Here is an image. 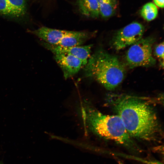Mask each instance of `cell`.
<instances>
[{
    "label": "cell",
    "mask_w": 164,
    "mask_h": 164,
    "mask_svg": "<svg viewBox=\"0 0 164 164\" xmlns=\"http://www.w3.org/2000/svg\"><path fill=\"white\" fill-rule=\"evenodd\" d=\"M158 14V9L153 3L149 2L145 4L140 11V14L145 20L151 21L155 19Z\"/></svg>",
    "instance_id": "obj_12"
},
{
    "label": "cell",
    "mask_w": 164,
    "mask_h": 164,
    "mask_svg": "<svg viewBox=\"0 0 164 164\" xmlns=\"http://www.w3.org/2000/svg\"><path fill=\"white\" fill-rule=\"evenodd\" d=\"M0 15L11 17H18L9 5L7 0H0Z\"/></svg>",
    "instance_id": "obj_14"
},
{
    "label": "cell",
    "mask_w": 164,
    "mask_h": 164,
    "mask_svg": "<svg viewBox=\"0 0 164 164\" xmlns=\"http://www.w3.org/2000/svg\"><path fill=\"white\" fill-rule=\"evenodd\" d=\"M144 31L142 25L133 22L116 32L111 40V46L116 50H119L132 45L142 39Z\"/></svg>",
    "instance_id": "obj_5"
},
{
    "label": "cell",
    "mask_w": 164,
    "mask_h": 164,
    "mask_svg": "<svg viewBox=\"0 0 164 164\" xmlns=\"http://www.w3.org/2000/svg\"><path fill=\"white\" fill-rule=\"evenodd\" d=\"M110 103L131 137L149 142L162 140L163 132L156 114L146 101L127 95L113 96Z\"/></svg>",
    "instance_id": "obj_1"
},
{
    "label": "cell",
    "mask_w": 164,
    "mask_h": 164,
    "mask_svg": "<svg viewBox=\"0 0 164 164\" xmlns=\"http://www.w3.org/2000/svg\"><path fill=\"white\" fill-rule=\"evenodd\" d=\"M28 31L46 43L55 45H57L63 37L71 35L75 32L53 29L45 26Z\"/></svg>",
    "instance_id": "obj_8"
},
{
    "label": "cell",
    "mask_w": 164,
    "mask_h": 164,
    "mask_svg": "<svg viewBox=\"0 0 164 164\" xmlns=\"http://www.w3.org/2000/svg\"><path fill=\"white\" fill-rule=\"evenodd\" d=\"M80 111L84 125L92 133L101 138L114 141L130 150H138L118 115L103 114L85 101L81 103Z\"/></svg>",
    "instance_id": "obj_2"
},
{
    "label": "cell",
    "mask_w": 164,
    "mask_h": 164,
    "mask_svg": "<svg viewBox=\"0 0 164 164\" xmlns=\"http://www.w3.org/2000/svg\"><path fill=\"white\" fill-rule=\"evenodd\" d=\"M100 15L103 18L111 17L115 13L117 4L116 0H97Z\"/></svg>",
    "instance_id": "obj_11"
},
{
    "label": "cell",
    "mask_w": 164,
    "mask_h": 164,
    "mask_svg": "<svg viewBox=\"0 0 164 164\" xmlns=\"http://www.w3.org/2000/svg\"><path fill=\"white\" fill-rule=\"evenodd\" d=\"M40 43L43 46L51 51L54 54H68L78 58L82 62L84 66L90 56L92 46V45L91 44L84 46L63 47L51 44L42 40L40 41Z\"/></svg>",
    "instance_id": "obj_6"
},
{
    "label": "cell",
    "mask_w": 164,
    "mask_h": 164,
    "mask_svg": "<svg viewBox=\"0 0 164 164\" xmlns=\"http://www.w3.org/2000/svg\"><path fill=\"white\" fill-rule=\"evenodd\" d=\"M84 67L86 77L94 79L108 90L114 89L121 83L126 72L117 57L102 49L90 56Z\"/></svg>",
    "instance_id": "obj_3"
},
{
    "label": "cell",
    "mask_w": 164,
    "mask_h": 164,
    "mask_svg": "<svg viewBox=\"0 0 164 164\" xmlns=\"http://www.w3.org/2000/svg\"><path fill=\"white\" fill-rule=\"evenodd\" d=\"M164 43L163 42L156 46L155 53L156 56L160 60H164Z\"/></svg>",
    "instance_id": "obj_15"
},
{
    "label": "cell",
    "mask_w": 164,
    "mask_h": 164,
    "mask_svg": "<svg viewBox=\"0 0 164 164\" xmlns=\"http://www.w3.org/2000/svg\"><path fill=\"white\" fill-rule=\"evenodd\" d=\"M93 35L92 32L88 31H75L71 35L63 37L56 45L63 47L80 46Z\"/></svg>",
    "instance_id": "obj_9"
},
{
    "label": "cell",
    "mask_w": 164,
    "mask_h": 164,
    "mask_svg": "<svg viewBox=\"0 0 164 164\" xmlns=\"http://www.w3.org/2000/svg\"><path fill=\"white\" fill-rule=\"evenodd\" d=\"M80 12L88 17L96 18L99 17L100 12L97 0H77Z\"/></svg>",
    "instance_id": "obj_10"
},
{
    "label": "cell",
    "mask_w": 164,
    "mask_h": 164,
    "mask_svg": "<svg viewBox=\"0 0 164 164\" xmlns=\"http://www.w3.org/2000/svg\"><path fill=\"white\" fill-rule=\"evenodd\" d=\"M154 39L149 37L141 39L132 45L126 56L127 63L131 68L154 66L156 61L152 56V46Z\"/></svg>",
    "instance_id": "obj_4"
},
{
    "label": "cell",
    "mask_w": 164,
    "mask_h": 164,
    "mask_svg": "<svg viewBox=\"0 0 164 164\" xmlns=\"http://www.w3.org/2000/svg\"><path fill=\"white\" fill-rule=\"evenodd\" d=\"M155 3L158 6L161 8L164 7V0H153Z\"/></svg>",
    "instance_id": "obj_17"
},
{
    "label": "cell",
    "mask_w": 164,
    "mask_h": 164,
    "mask_svg": "<svg viewBox=\"0 0 164 164\" xmlns=\"http://www.w3.org/2000/svg\"><path fill=\"white\" fill-rule=\"evenodd\" d=\"M119 164H123L122 163H121L119 161Z\"/></svg>",
    "instance_id": "obj_18"
},
{
    "label": "cell",
    "mask_w": 164,
    "mask_h": 164,
    "mask_svg": "<svg viewBox=\"0 0 164 164\" xmlns=\"http://www.w3.org/2000/svg\"><path fill=\"white\" fill-rule=\"evenodd\" d=\"M135 159H137L147 164H162L161 162L157 161L147 160L138 158H136Z\"/></svg>",
    "instance_id": "obj_16"
},
{
    "label": "cell",
    "mask_w": 164,
    "mask_h": 164,
    "mask_svg": "<svg viewBox=\"0 0 164 164\" xmlns=\"http://www.w3.org/2000/svg\"><path fill=\"white\" fill-rule=\"evenodd\" d=\"M9 5L17 14L18 17L23 16L26 10V0H7Z\"/></svg>",
    "instance_id": "obj_13"
},
{
    "label": "cell",
    "mask_w": 164,
    "mask_h": 164,
    "mask_svg": "<svg viewBox=\"0 0 164 164\" xmlns=\"http://www.w3.org/2000/svg\"><path fill=\"white\" fill-rule=\"evenodd\" d=\"M54 55L55 59L62 69L65 79L73 77L84 67L80 59L72 55L65 54Z\"/></svg>",
    "instance_id": "obj_7"
}]
</instances>
